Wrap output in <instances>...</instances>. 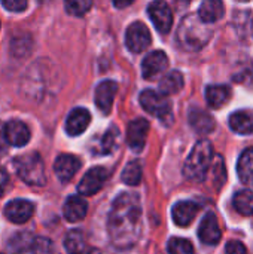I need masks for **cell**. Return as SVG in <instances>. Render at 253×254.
<instances>
[{"instance_id": "6da1fadb", "label": "cell", "mask_w": 253, "mask_h": 254, "mask_svg": "<svg viewBox=\"0 0 253 254\" xmlns=\"http://www.w3.org/2000/svg\"><path fill=\"white\" fill-rule=\"evenodd\" d=\"M142 231V207L136 193L124 192L112 204L107 232L112 244L119 250L131 249L140 237Z\"/></svg>"}, {"instance_id": "7a4b0ae2", "label": "cell", "mask_w": 253, "mask_h": 254, "mask_svg": "<svg viewBox=\"0 0 253 254\" xmlns=\"http://www.w3.org/2000/svg\"><path fill=\"white\" fill-rule=\"evenodd\" d=\"M212 37V30L209 24L203 22L197 13L186 15L177 28V43L182 49L188 52H197L203 49Z\"/></svg>"}, {"instance_id": "3957f363", "label": "cell", "mask_w": 253, "mask_h": 254, "mask_svg": "<svg viewBox=\"0 0 253 254\" xmlns=\"http://www.w3.org/2000/svg\"><path fill=\"white\" fill-rule=\"evenodd\" d=\"M213 161V146L209 140H200L191 150L183 165V174L188 180L201 182Z\"/></svg>"}, {"instance_id": "277c9868", "label": "cell", "mask_w": 253, "mask_h": 254, "mask_svg": "<svg viewBox=\"0 0 253 254\" xmlns=\"http://www.w3.org/2000/svg\"><path fill=\"white\" fill-rule=\"evenodd\" d=\"M16 176L30 186H43L46 183L45 164L42 156L36 152L19 155L13 161Z\"/></svg>"}, {"instance_id": "5b68a950", "label": "cell", "mask_w": 253, "mask_h": 254, "mask_svg": "<svg viewBox=\"0 0 253 254\" xmlns=\"http://www.w3.org/2000/svg\"><path fill=\"white\" fill-rule=\"evenodd\" d=\"M140 104L149 115L161 121H167L169 118H171V103L161 92L152 89L143 91L140 94Z\"/></svg>"}, {"instance_id": "8992f818", "label": "cell", "mask_w": 253, "mask_h": 254, "mask_svg": "<svg viewBox=\"0 0 253 254\" xmlns=\"http://www.w3.org/2000/svg\"><path fill=\"white\" fill-rule=\"evenodd\" d=\"M151 42H152V37H151L149 28L143 22L136 21L127 28L125 45L131 52H134V54L143 52L151 45Z\"/></svg>"}, {"instance_id": "52a82bcc", "label": "cell", "mask_w": 253, "mask_h": 254, "mask_svg": "<svg viewBox=\"0 0 253 254\" xmlns=\"http://www.w3.org/2000/svg\"><path fill=\"white\" fill-rule=\"evenodd\" d=\"M148 13L155 28L161 34H167L173 25V12L164 0H155L148 6Z\"/></svg>"}, {"instance_id": "ba28073f", "label": "cell", "mask_w": 253, "mask_h": 254, "mask_svg": "<svg viewBox=\"0 0 253 254\" xmlns=\"http://www.w3.org/2000/svg\"><path fill=\"white\" fill-rule=\"evenodd\" d=\"M106 180H107V171L103 167H94L79 182L78 192L84 196H92L103 189Z\"/></svg>"}, {"instance_id": "9c48e42d", "label": "cell", "mask_w": 253, "mask_h": 254, "mask_svg": "<svg viewBox=\"0 0 253 254\" xmlns=\"http://www.w3.org/2000/svg\"><path fill=\"white\" fill-rule=\"evenodd\" d=\"M169 67V57L164 51H152L148 54L142 63V73L143 77L151 80L160 76Z\"/></svg>"}, {"instance_id": "30bf717a", "label": "cell", "mask_w": 253, "mask_h": 254, "mask_svg": "<svg viewBox=\"0 0 253 254\" xmlns=\"http://www.w3.org/2000/svg\"><path fill=\"white\" fill-rule=\"evenodd\" d=\"M34 214V205L30 201L25 199H13L6 204L4 207V216L9 222L22 225L28 222Z\"/></svg>"}, {"instance_id": "8fae6325", "label": "cell", "mask_w": 253, "mask_h": 254, "mask_svg": "<svg viewBox=\"0 0 253 254\" xmlns=\"http://www.w3.org/2000/svg\"><path fill=\"white\" fill-rule=\"evenodd\" d=\"M81 159L78 156L73 155H60L55 162H54V173L57 176V179L63 183L70 182L76 173L81 170Z\"/></svg>"}, {"instance_id": "7c38bea8", "label": "cell", "mask_w": 253, "mask_h": 254, "mask_svg": "<svg viewBox=\"0 0 253 254\" xmlns=\"http://www.w3.org/2000/svg\"><path fill=\"white\" fill-rule=\"evenodd\" d=\"M148 132H149V122L146 119L139 118L130 122L127 129V141L130 149L134 152H140L145 147Z\"/></svg>"}, {"instance_id": "4fadbf2b", "label": "cell", "mask_w": 253, "mask_h": 254, "mask_svg": "<svg viewBox=\"0 0 253 254\" xmlns=\"http://www.w3.org/2000/svg\"><path fill=\"white\" fill-rule=\"evenodd\" d=\"M4 135H6L7 144L15 146V147H22L30 141L31 134H30L28 127L24 122L13 119L4 125Z\"/></svg>"}, {"instance_id": "5bb4252c", "label": "cell", "mask_w": 253, "mask_h": 254, "mask_svg": "<svg viewBox=\"0 0 253 254\" xmlns=\"http://www.w3.org/2000/svg\"><path fill=\"white\" fill-rule=\"evenodd\" d=\"M89 122H91V115L86 109L84 107L73 109L66 119V132L72 137H78L82 132H85Z\"/></svg>"}, {"instance_id": "9a60e30c", "label": "cell", "mask_w": 253, "mask_h": 254, "mask_svg": "<svg viewBox=\"0 0 253 254\" xmlns=\"http://www.w3.org/2000/svg\"><path fill=\"white\" fill-rule=\"evenodd\" d=\"M198 238L201 240V243L207 244V246H216L221 238H222V231L219 228L218 219L215 214L209 213L206 214V217L203 219L200 229H198Z\"/></svg>"}, {"instance_id": "2e32d148", "label": "cell", "mask_w": 253, "mask_h": 254, "mask_svg": "<svg viewBox=\"0 0 253 254\" xmlns=\"http://www.w3.org/2000/svg\"><path fill=\"white\" fill-rule=\"evenodd\" d=\"M116 91H118V85L113 80H103L95 88V104L100 109V112H103L104 115H107L112 110Z\"/></svg>"}, {"instance_id": "e0dca14e", "label": "cell", "mask_w": 253, "mask_h": 254, "mask_svg": "<svg viewBox=\"0 0 253 254\" xmlns=\"http://www.w3.org/2000/svg\"><path fill=\"white\" fill-rule=\"evenodd\" d=\"M198 211H200V207L195 202H192V201H180V202L174 204L171 214H173V220H174V223L177 226L186 228L194 222Z\"/></svg>"}, {"instance_id": "ac0fdd59", "label": "cell", "mask_w": 253, "mask_h": 254, "mask_svg": "<svg viewBox=\"0 0 253 254\" xmlns=\"http://www.w3.org/2000/svg\"><path fill=\"white\" fill-rule=\"evenodd\" d=\"M88 213V204L81 196H69L63 207V216L67 222H81Z\"/></svg>"}, {"instance_id": "d6986e66", "label": "cell", "mask_w": 253, "mask_h": 254, "mask_svg": "<svg viewBox=\"0 0 253 254\" xmlns=\"http://www.w3.org/2000/svg\"><path fill=\"white\" fill-rule=\"evenodd\" d=\"M224 13H225V6L222 0H203L197 15L203 22L213 24L219 21L224 16Z\"/></svg>"}, {"instance_id": "ffe728a7", "label": "cell", "mask_w": 253, "mask_h": 254, "mask_svg": "<svg viewBox=\"0 0 253 254\" xmlns=\"http://www.w3.org/2000/svg\"><path fill=\"white\" fill-rule=\"evenodd\" d=\"M189 124L198 134H209L215 129V119L212 115L201 109H192L189 112Z\"/></svg>"}, {"instance_id": "44dd1931", "label": "cell", "mask_w": 253, "mask_h": 254, "mask_svg": "<svg viewBox=\"0 0 253 254\" xmlns=\"http://www.w3.org/2000/svg\"><path fill=\"white\" fill-rule=\"evenodd\" d=\"M230 127L237 134L253 132V110H239L230 116Z\"/></svg>"}, {"instance_id": "7402d4cb", "label": "cell", "mask_w": 253, "mask_h": 254, "mask_svg": "<svg viewBox=\"0 0 253 254\" xmlns=\"http://www.w3.org/2000/svg\"><path fill=\"white\" fill-rule=\"evenodd\" d=\"M231 98V89L227 85H210L206 88L207 104L213 109L225 106Z\"/></svg>"}, {"instance_id": "603a6c76", "label": "cell", "mask_w": 253, "mask_h": 254, "mask_svg": "<svg viewBox=\"0 0 253 254\" xmlns=\"http://www.w3.org/2000/svg\"><path fill=\"white\" fill-rule=\"evenodd\" d=\"M182 88H183V74L177 70L169 71L160 82V92L166 97L177 94Z\"/></svg>"}, {"instance_id": "cb8c5ba5", "label": "cell", "mask_w": 253, "mask_h": 254, "mask_svg": "<svg viewBox=\"0 0 253 254\" xmlns=\"http://www.w3.org/2000/svg\"><path fill=\"white\" fill-rule=\"evenodd\" d=\"M237 173L243 183L253 186V149H248L242 153L237 164Z\"/></svg>"}, {"instance_id": "d4e9b609", "label": "cell", "mask_w": 253, "mask_h": 254, "mask_svg": "<svg viewBox=\"0 0 253 254\" xmlns=\"http://www.w3.org/2000/svg\"><path fill=\"white\" fill-rule=\"evenodd\" d=\"M234 208L239 214L246 216V217H252L253 216V192L252 190H239L234 195L233 199Z\"/></svg>"}, {"instance_id": "484cf974", "label": "cell", "mask_w": 253, "mask_h": 254, "mask_svg": "<svg viewBox=\"0 0 253 254\" xmlns=\"http://www.w3.org/2000/svg\"><path fill=\"white\" fill-rule=\"evenodd\" d=\"M86 247L85 235L79 229H73L66 235L64 249L69 254H84Z\"/></svg>"}, {"instance_id": "4316f807", "label": "cell", "mask_w": 253, "mask_h": 254, "mask_svg": "<svg viewBox=\"0 0 253 254\" xmlns=\"http://www.w3.org/2000/svg\"><path fill=\"white\" fill-rule=\"evenodd\" d=\"M34 243V238L30 232H18L9 240V250L13 254H24L25 252L31 250Z\"/></svg>"}, {"instance_id": "83f0119b", "label": "cell", "mask_w": 253, "mask_h": 254, "mask_svg": "<svg viewBox=\"0 0 253 254\" xmlns=\"http://www.w3.org/2000/svg\"><path fill=\"white\" fill-rule=\"evenodd\" d=\"M118 143H119V131L116 127H112L110 129H107L100 141V149H98V153L100 155H109L112 153L116 147H118Z\"/></svg>"}, {"instance_id": "f1b7e54d", "label": "cell", "mask_w": 253, "mask_h": 254, "mask_svg": "<svg viewBox=\"0 0 253 254\" xmlns=\"http://www.w3.org/2000/svg\"><path fill=\"white\" fill-rule=\"evenodd\" d=\"M122 182L128 186H137L142 182V167L137 161L127 164L121 176Z\"/></svg>"}, {"instance_id": "f546056e", "label": "cell", "mask_w": 253, "mask_h": 254, "mask_svg": "<svg viewBox=\"0 0 253 254\" xmlns=\"http://www.w3.org/2000/svg\"><path fill=\"white\" fill-rule=\"evenodd\" d=\"M207 176H212V182L216 183L218 188L224 185L225 177H227V173H225V162H224V159H222L221 156H218V158H215V159L212 161L210 168H209L206 177H207Z\"/></svg>"}, {"instance_id": "4dcf8cb0", "label": "cell", "mask_w": 253, "mask_h": 254, "mask_svg": "<svg viewBox=\"0 0 253 254\" xmlns=\"http://www.w3.org/2000/svg\"><path fill=\"white\" fill-rule=\"evenodd\" d=\"M64 6H66V10L70 15L82 16L91 9L92 0H64Z\"/></svg>"}, {"instance_id": "1f68e13d", "label": "cell", "mask_w": 253, "mask_h": 254, "mask_svg": "<svg viewBox=\"0 0 253 254\" xmlns=\"http://www.w3.org/2000/svg\"><path fill=\"white\" fill-rule=\"evenodd\" d=\"M167 249L169 254H194L192 244L185 238H171Z\"/></svg>"}, {"instance_id": "d6a6232c", "label": "cell", "mask_w": 253, "mask_h": 254, "mask_svg": "<svg viewBox=\"0 0 253 254\" xmlns=\"http://www.w3.org/2000/svg\"><path fill=\"white\" fill-rule=\"evenodd\" d=\"M31 252L34 254H54V249H52V243L45 240V238H37L33 243Z\"/></svg>"}, {"instance_id": "836d02e7", "label": "cell", "mask_w": 253, "mask_h": 254, "mask_svg": "<svg viewBox=\"0 0 253 254\" xmlns=\"http://www.w3.org/2000/svg\"><path fill=\"white\" fill-rule=\"evenodd\" d=\"M234 80L237 83H243V85H248V86H253V64L245 67L240 73H237L234 76Z\"/></svg>"}, {"instance_id": "e575fe53", "label": "cell", "mask_w": 253, "mask_h": 254, "mask_svg": "<svg viewBox=\"0 0 253 254\" xmlns=\"http://www.w3.org/2000/svg\"><path fill=\"white\" fill-rule=\"evenodd\" d=\"M1 4L10 12H22L28 6V0H1Z\"/></svg>"}, {"instance_id": "d590c367", "label": "cell", "mask_w": 253, "mask_h": 254, "mask_svg": "<svg viewBox=\"0 0 253 254\" xmlns=\"http://www.w3.org/2000/svg\"><path fill=\"white\" fill-rule=\"evenodd\" d=\"M225 254H248L246 247L239 241H231L225 247Z\"/></svg>"}, {"instance_id": "8d00e7d4", "label": "cell", "mask_w": 253, "mask_h": 254, "mask_svg": "<svg viewBox=\"0 0 253 254\" xmlns=\"http://www.w3.org/2000/svg\"><path fill=\"white\" fill-rule=\"evenodd\" d=\"M7 183H9V176H7V173H6L3 168H0V196L4 193V190H6V188H7Z\"/></svg>"}, {"instance_id": "74e56055", "label": "cell", "mask_w": 253, "mask_h": 254, "mask_svg": "<svg viewBox=\"0 0 253 254\" xmlns=\"http://www.w3.org/2000/svg\"><path fill=\"white\" fill-rule=\"evenodd\" d=\"M7 141H6V135H4V125L0 122V153H3L6 150Z\"/></svg>"}, {"instance_id": "f35d334b", "label": "cell", "mask_w": 253, "mask_h": 254, "mask_svg": "<svg viewBox=\"0 0 253 254\" xmlns=\"http://www.w3.org/2000/svg\"><path fill=\"white\" fill-rule=\"evenodd\" d=\"M113 1V4L116 6V7H119V9H122V7H127V6H130L134 0H112Z\"/></svg>"}, {"instance_id": "ab89813d", "label": "cell", "mask_w": 253, "mask_h": 254, "mask_svg": "<svg viewBox=\"0 0 253 254\" xmlns=\"http://www.w3.org/2000/svg\"><path fill=\"white\" fill-rule=\"evenodd\" d=\"M239 1H249V0H239Z\"/></svg>"}, {"instance_id": "60d3db41", "label": "cell", "mask_w": 253, "mask_h": 254, "mask_svg": "<svg viewBox=\"0 0 253 254\" xmlns=\"http://www.w3.org/2000/svg\"><path fill=\"white\" fill-rule=\"evenodd\" d=\"M0 254H1V253H0Z\"/></svg>"}]
</instances>
